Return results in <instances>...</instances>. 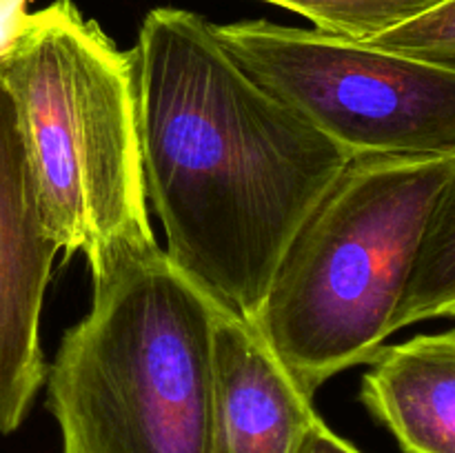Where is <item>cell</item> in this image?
<instances>
[{
  "label": "cell",
  "mask_w": 455,
  "mask_h": 453,
  "mask_svg": "<svg viewBox=\"0 0 455 453\" xmlns=\"http://www.w3.org/2000/svg\"><path fill=\"white\" fill-rule=\"evenodd\" d=\"M360 400L404 453H455V331L382 346Z\"/></svg>",
  "instance_id": "8"
},
{
  "label": "cell",
  "mask_w": 455,
  "mask_h": 453,
  "mask_svg": "<svg viewBox=\"0 0 455 453\" xmlns=\"http://www.w3.org/2000/svg\"><path fill=\"white\" fill-rule=\"evenodd\" d=\"M27 16V0H0V58L16 43Z\"/></svg>",
  "instance_id": "13"
},
{
  "label": "cell",
  "mask_w": 455,
  "mask_h": 453,
  "mask_svg": "<svg viewBox=\"0 0 455 453\" xmlns=\"http://www.w3.org/2000/svg\"><path fill=\"white\" fill-rule=\"evenodd\" d=\"M318 417L258 329L216 300L209 453H296Z\"/></svg>",
  "instance_id": "7"
},
{
  "label": "cell",
  "mask_w": 455,
  "mask_h": 453,
  "mask_svg": "<svg viewBox=\"0 0 455 453\" xmlns=\"http://www.w3.org/2000/svg\"><path fill=\"white\" fill-rule=\"evenodd\" d=\"M212 27L260 87L351 158L455 155V71L318 29L269 20Z\"/></svg>",
  "instance_id": "5"
},
{
  "label": "cell",
  "mask_w": 455,
  "mask_h": 453,
  "mask_svg": "<svg viewBox=\"0 0 455 453\" xmlns=\"http://www.w3.org/2000/svg\"><path fill=\"white\" fill-rule=\"evenodd\" d=\"M92 287L44 378L62 453H209L216 300L164 249Z\"/></svg>",
  "instance_id": "4"
},
{
  "label": "cell",
  "mask_w": 455,
  "mask_h": 453,
  "mask_svg": "<svg viewBox=\"0 0 455 453\" xmlns=\"http://www.w3.org/2000/svg\"><path fill=\"white\" fill-rule=\"evenodd\" d=\"M58 253L40 213L16 100L0 76V435L25 422L47 378L40 315Z\"/></svg>",
  "instance_id": "6"
},
{
  "label": "cell",
  "mask_w": 455,
  "mask_h": 453,
  "mask_svg": "<svg viewBox=\"0 0 455 453\" xmlns=\"http://www.w3.org/2000/svg\"><path fill=\"white\" fill-rule=\"evenodd\" d=\"M455 318V187L435 204L411 262L398 329Z\"/></svg>",
  "instance_id": "9"
},
{
  "label": "cell",
  "mask_w": 455,
  "mask_h": 453,
  "mask_svg": "<svg viewBox=\"0 0 455 453\" xmlns=\"http://www.w3.org/2000/svg\"><path fill=\"white\" fill-rule=\"evenodd\" d=\"M34 171L40 213L65 260L83 253L92 284L160 251L149 220L132 49L71 0L27 16L0 58Z\"/></svg>",
  "instance_id": "2"
},
{
  "label": "cell",
  "mask_w": 455,
  "mask_h": 453,
  "mask_svg": "<svg viewBox=\"0 0 455 453\" xmlns=\"http://www.w3.org/2000/svg\"><path fill=\"white\" fill-rule=\"evenodd\" d=\"M455 155H355L298 229L253 327L311 398L398 329L411 262Z\"/></svg>",
  "instance_id": "3"
},
{
  "label": "cell",
  "mask_w": 455,
  "mask_h": 453,
  "mask_svg": "<svg viewBox=\"0 0 455 453\" xmlns=\"http://www.w3.org/2000/svg\"><path fill=\"white\" fill-rule=\"evenodd\" d=\"M296 453H363L358 447L349 442V440L340 438L336 431L329 429L323 422V417L314 422L302 435L300 444H298Z\"/></svg>",
  "instance_id": "12"
},
{
  "label": "cell",
  "mask_w": 455,
  "mask_h": 453,
  "mask_svg": "<svg viewBox=\"0 0 455 453\" xmlns=\"http://www.w3.org/2000/svg\"><path fill=\"white\" fill-rule=\"evenodd\" d=\"M132 58L164 253L253 324L293 235L351 155L260 87L198 13L151 9Z\"/></svg>",
  "instance_id": "1"
},
{
  "label": "cell",
  "mask_w": 455,
  "mask_h": 453,
  "mask_svg": "<svg viewBox=\"0 0 455 453\" xmlns=\"http://www.w3.org/2000/svg\"><path fill=\"white\" fill-rule=\"evenodd\" d=\"M364 43L407 60L455 71V0H438Z\"/></svg>",
  "instance_id": "11"
},
{
  "label": "cell",
  "mask_w": 455,
  "mask_h": 453,
  "mask_svg": "<svg viewBox=\"0 0 455 453\" xmlns=\"http://www.w3.org/2000/svg\"><path fill=\"white\" fill-rule=\"evenodd\" d=\"M300 13L314 29L351 40H369L387 27L438 0H262Z\"/></svg>",
  "instance_id": "10"
}]
</instances>
